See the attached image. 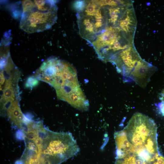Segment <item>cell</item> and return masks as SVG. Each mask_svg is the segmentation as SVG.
I'll use <instances>...</instances> for the list:
<instances>
[{"label":"cell","mask_w":164,"mask_h":164,"mask_svg":"<svg viewBox=\"0 0 164 164\" xmlns=\"http://www.w3.org/2000/svg\"><path fill=\"white\" fill-rule=\"evenodd\" d=\"M141 60L132 46L120 52L111 62L115 65L117 71L122 76L124 81L128 82L131 73Z\"/></svg>","instance_id":"obj_7"},{"label":"cell","mask_w":164,"mask_h":164,"mask_svg":"<svg viewBox=\"0 0 164 164\" xmlns=\"http://www.w3.org/2000/svg\"><path fill=\"white\" fill-rule=\"evenodd\" d=\"M79 151L71 133L55 132L46 128L39 147L38 158L42 164H60Z\"/></svg>","instance_id":"obj_3"},{"label":"cell","mask_w":164,"mask_h":164,"mask_svg":"<svg viewBox=\"0 0 164 164\" xmlns=\"http://www.w3.org/2000/svg\"><path fill=\"white\" fill-rule=\"evenodd\" d=\"M133 34L120 26H108L97 35L91 44L99 58L111 62L119 53L132 46Z\"/></svg>","instance_id":"obj_6"},{"label":"cell","mask_w":164,"mask_h":164,"mask_svg":"<svg viewBox=\"0 0 164 164\" xmlns=\"http://www.w3.org/2000/svg\"><path fill=\"white\" fill-rule=\"evenodd\" d=\"M38 83V81L35 77H30L28 78L25 86L27 87L32 88L37 85Z\"/></svg>","instance_id":"obj_10"},{"label":"cell","mask_w":164,"mask_h":164,"mask_svg":"<svg viewBox=\"0 0 164 164\" xmlns=\"http://www.w3.org/2000/svg\"><path fill=\"white\" fill-rule=\"evenodd\" d=\"M15 164H41L37 158L27 157L21 158Z\"/></svg>","instance_id":"obj_9"},{"label":"cell","mask_w":164,"mask_h":164,"mask_svg":"<svg viewBox=\"0 0 164 164\" xmlns=\"http://www.w3.org/2000/svg\"><path fill=\"white\" fill-rule=\"evenodd\" d=\"M36 75L54 88L58 99L79 110L88 109L89 103L80 87L76 70L69 63L50 57L42 63Z\"/></svg>","instance_id":"obj_1"},{"label":"cell","mask_w":164,"mask_h":164,"mask_svg":"<svg viewBox=\"0 0 164 164\" xmlns=\"http://www.w3.org/2000/svg\"><path fill=\"white\" fill-rule=\"evenodd\" d=\"M74 6L79 34L91 44L108 26L107 10L99 0L77 1Z\"/></svg>","instance_id":"obj_5"},{"label":"cell","mask_w":164,"mask_h":164,"mask_svg":"<svg viewBox=\"0 0 164 164\" xmlns=\"http://www.w3.org/2000/svg\"><path fill=\"white\" fill-rule=\"evenodd\" d=\"M124 150L128 154L139 155L148 153L160 155L157 139V127L154 121L140 113L135 114L122 130Z\"/></svg>","instance_id":"obj_2"},{"label":"cell","mask_w":164,"mask_h":164,"mask_svg":"<svg viewBox=\"0 0 164 164\" xmlns=\"http://www.w3.org/2000/svg\"><path fill=\"white\" fill-rule=\"evenodd\" d=\"M6 110L7 116L12 123L19 128L23 129L28 121L22 112L18 101L17 100L14 101Z\"/></svg>","instance_id":"obj_8"},{"label":"cell","mask_w":164,"mask_h":164,"mask_svg":"<svg viewBox=\"0 0 164 164\" xmlns=\"http://www.w3.org/2000/svg\"><path fill=\"white\" fill-rule=\"evenodd\" d=\"M19 26L28 33L43 32L56 21L58 8L52 0H23Z\"/></svg>","instance_id":"obj_4"}]
</instances>
